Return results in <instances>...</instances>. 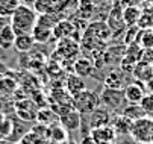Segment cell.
<instances>
[{"label":"cell","mask_w":153,"mask_h":144,"mask_svg":"<svg viewBox=\"0 0 153 144\" xmlns=\"http://www.w3.org/2000/svg\"><path fill=\"white\" fill-rule=\"evenodd\" d=\"M96 65L90 58H85V56H79L74 59V64H73V73L83 77H90L94 71Z\"/></svg>","instance_id":"4fadbf2b"},{"label":"cell","mask_w":153,"mask_h":144,"mask_svg":"<svg viewBox=\"0 0 153 144\" xmlns=\"http://www.w3.org/2000/svg\"><path fill=\"white\" fill-rule=\"evenodd\" d=\"M17 144H23V143H17Z\"/></svg>","instance_id":"60d3db41"},{"label":"cell","mask_w":153,"mask_h":144,"mask_svg":"<svg viewBox=\"0 0 153 144\" xmlns=\"http://www.w3.org/2000/svg\"><path fill=\"white\" fill-rule=\"evenodd\" d=\"M141 15H143V9L137 5H127L123 8V22H124L126 27L137 26Z\"/></svg>","instance_id":"2e32d148"},{"label":"cell","mask_w":153,"mask_h":144,"mask_svg":"<svg viewBox=\"0 0 153 144\" xmlns=\"http://www.w3.org/2000/svg\"><path fill=\"white\" fill-rule=\"evenodd\" d=\"M18 5H20L18 0H0V15L11 17Z\"/></svg>","instance_id":"83f0119b"},{"label":"cell","mask_w":153,"mask_h":144,"mask_svg":"<svg viewBox=\"0 0 153 144\" xmlns=\"http://www.w3.org/2000/svg\"><path fill=\"white\" fill-rule=\"evenodd\" d=\"M99 97H100V106L108 109L109 112L111 111L121 112V109L124 106V102H126L123 90H114V88H108V87H103Z\"/></svg>","instance_id":"277c9868"},{"label":"cell","mask_w":153,"mask_h":144,"mask_svg":"<svg viewBox=\"0 0 153 144\" xmlns=\"http://www.w3.org/2000/svg\"><path fill=\"white\" fill-rule=\"evenodd\" d=\"M18 2H20V0H18Z\"/></svg>","instance_id":"b9f144b4"},{"label":"cell","mask_w":153,"mask_h":144,"mask_svg":"<svg viewBox=\"0 0 153 144\" xmlns=\"http://www.w3.org/2000/svg\"><path fill=\"white\" fill-rule=\"evenodd\" d=\"M111 120H112L111 112L100 106L88 115V129L91 131V129H96V128L108 126V125H111Z\"/></svg>","instance_id":"52a82bcc"},{"label":"cell","mask_w":153,"mask_h":144,"mask_svg":"<svg viewBox=\"0 0 153 144\" xmlns=\"http://www.w3.org/2000/svg\"><path fill=\"white\" fill-rule=\"evenodd\" d=\"M11 26V17L6 15H0V30H3L5 27Z\"/></svg>","instance_id":"1f68e13d"},{"label":"cell","mask_w":153,"mask_h":144,"mask_svg":"<svg viewBox=\"0 0 153 144\" xmlns=\"http://www.w3.org/2000/svg\"><path fill=\"white\" fill-rule=\"evenodd\" d=\"M129 137L135 144H152L153 143V117L146 115L134 121Z\"/></svg>","instance_id":"7a4b0ae2"},{"label":"cell","mask_w":153,"mask_h":144,"mask_svg":"<svg viewBox=\"0 0 153 144\" xmlns=\"http://www.w3.org/2000/svg\"><path fill=\"white\" fill-rule=\"evenodd\" d=\"M123 93H124V100L127 103H141V100L147 91H146V87L140 84V80H135L132 84H127Z\"/></svg>","instance_id":"8992f818"},{"label":"cell","mask_w":153,"mask_h":144,"mask_svg":"<svg viewBox=\"0 0 153 144\" xmlns=\"http://www.w3.org/2000/svg\"><path fill=\"white\" fill-rule=\"evenodd\" d=\"M62 144H79V143H74V141H71V140H67V141L62 143Z\"/></svg>","instance_id":"f35d334b"},{"label":"cell","mask_w":153,"mask_h":144,"mask_svg":"<svg viewBox=\"0 0 153 144\" xmlns=\"http://www.w3.org/2000/svg\"><path fill=\"white\" fill-rule=\"evenodd\" d=\"M152 144H153V143H152Z\"/></svg>","instance_id":"7bdbcfd3"},{"label":"cell","mask_w":153,"mask_h":144,"mask_svg":"<svg viewBox=\"0 0 153 144\" xmlns=\"http://www.w3.org/2000/svg\"><path fill=\"white\" fill-rule=\"evenodd\" d=\"M17 88H18V84H17V80H15V79L9 77L8 74L0 77V94L9 96V94L15 93Z\"/></svg>","instance_id":"484cf974"},{"label":"cell","mask_w":153,"mask_h":144,"mask_svg":"<svg viewBox=\"0 0 153 144\" xmlns=\"http://www.w3.org/2000/svg\"><path fill=\"white\" fill-rule=\"evenodd\" d=\"M85 32L88 35H91L93 38L102 41V43H106V41L111 38V33H112L111 27H109L108 23H105V22H93L91 24H88Z\"/></svg>","instance_id":"9c48e42d"},{"label":"cell","mask_w":153,"mask_h":144,"mask_svg":"<svg viewBox=\"0 0 153 144\" xmlns=\"http://www.w3.org/2000/svg\"><path fill=\"white\" fill-rule=\"evenodd\" d=\"M80 46L77 44V41L73 38H64L58 41V46H56V52L61 53L64 58L67 59H74L79 55Z\"/></svg>","instance_id":"30bf717a"},{"label":"cell","mask_w":153,"mask_h":144,"mask_svg":"<svg viewBox=\"0 0 153 144\" xmlns=\"http://www.w3.org/2000/svg\"><path fill=\"white\" fill-rule=\"evenodd\" d=\"M38 15H52L61 11L59 2L58 0H35L32 6Z\"/></svg>","instance_id":"9a60e30c"},{"label":"cell","mask_w":153,"mask_h":144,"mask_svg":"<svg viewBox=\"0 0 153 144\" xmlns=\"http://www.w3.org/2000/svg\"><path fill=\"white\" fill-rule=\"evenodd\" d=\"M144 87H146V91H147V93H153V77H152L150 80L146 82Z\"/></svg>","instance_id":"e575fe53"},{"label":"cell","mask_w":153,"mask_h":144,"mask_svg":"<svg viewBox=\"0 0 153 144\" xmlns=\"http://www.w3.org/2000/svg\"><path fill=\"white\" fill-rule=\"evenodd\" d=\"M103 144H115V141H112V143H103Z\"/></svg>","instance_id":"ab89813d"},{"label":"cell","mask_w":153,"mask_h":144,"mask_svg":"<svg viewBox=\"0 0 153 144\" xmlns=\"http://www.w3.org/2000/svg\"><path fill=\"white\" fill-rule=\"evenodd\" d=\"M90 135L93 137V140H94L97 144L112 143V141L117 140V134H115V131H114V128H112L111 125L91 129V131H90Z\"/></svg>","instance_id":"7c38bea8"},{"label":"cell","mask_w":153,"mask_h":144,"mask_svg":"<svg viewBox=\"0 0 153 144\" xmlns=\"http://www.w3.org/2000/svg\"><path fill=\"white\" fill-rule=\"evenodd\" d=\"M15 32L11 26L5 27L3 30H0V49L8 50L11 47H14V41H15Z\"/></svg>","instance_id":"cb8c5ba5"},{"label":"cell","mask_w":153,"mask_h":144,"mask_svg":"<svg viewBox=\"0 0 153 144\" xmlns=\"http://www.w3.org/2000/svg\"><path fill=\"white\" fill-rule=\"evenodd\" d=\"M3 106H5V96L0 94V112L3 111Z\"/></svg>","instance_id":"d590c367"},{"label":"cell","mask_w":153,"mask_h":144,"mask_svg":"<svg viewBox=\"0 0 153 144\" xmlns=\"http://www.w3.org/2000/svg\"><path fill=\"white\" fill-rule=\"evenodd\" d=\"M67 91H68V94L73 97V96H76V94H79L80 91H83V90H86V85H85V82H83V79L80 77V76H77V74H70L68 77H67Z\"/></svg>","instance_id":"d6986e66"},{"label":"cell","mask_w":153,"mask_h":144,"mask_svg":"<svg viewBox=\"0 0 153 144\" xmlns=\"http://www.w3.org/2000/svg\"><path fill=\"white\" fill-rule=\"evenodd\" d=\"M35 39L32 38L30 33H21V35H17L15 36V41H14V49L18 52V53H27L33 49L35 46Z\"/></svg>","instance_id":"ac0fdd59"},{"label":"cell","mask_w":153,"mask_h":144,"mask_svg":"<svg viewBox=\"0 0 153 144\" xmlns=\"http://www.w3.org/2000/svg\"><path fill=\"white\" fill-rule=\"evenodd\" d=\"M58 118H59L58 114H56L53 109H50V108L38 109V114H36V121L39 123V125L47 126V128H49V126H53Z\"/></svg>","instance_id":"44dd1931"},{"label":"cell","mask_w":153,"mask_h":144,"mask_svg":"<svg viewBox=\"0 0 153 144\" xmlns=\"http://www.w3.org/2000/svg\"><path fill=\"white\" fill-rule=\"evenodd\" d=\"M82 121H83V115L76 109L59 117V125L67 132H76L79 128H82Z\"/></svg>","instance_id":"ba28073f"},{"label":"cell","mask_w":153,"mask_h":144,"mask_svg":"<svg viewBox=\"0 0 153 144\" xmlns=\"http://www.w3.org/2000/svg\"><path fill=\"white\" fill-rule=\"evenodd\" d=\"M30 35H32V38L35 39L36 44H46V43H49V41L53 38L52 29L44 27V26H38V24H35V27L32 29Z\"/></svg>","instance_id":"ffe728a7"},{"label":"cell","mask_w":153,"mask_h":144,"mask_svg":"<svg viewBox=\"0 0 153 144\" xmlns=\"http://www.w3.org/2000/svg\"><path fill=\"white\" fill-rule=\"evenodd\" d=\"M103 87L114 88V90H124L126 87V73L123 70H111L103 79Z\"/></svg>","instance_id":"8fae6325"},{"label":"cell","mask_w":153,"mask_h":144,"mask_svg":"<svg viewBox=\"0 0 153 144\" xmlns=\"http://www.w3.org/2000/svg\"><path fill=\"white\" fill-rule=\"evenodd\" d=\"M71 100H73L74 109L80 112L82 115H90L93 111L100 108V97L96 91H91V90L80 91L79 94L73 96Z\"/></svg>","instance_id":"3957f363"},{"label":"cell","mask_w":153,"mask_h":144,"mask_svg":"<svg viewBox=\"0 0 153 144\" xmlns=\"http://www.w3.org/2000/svg\"><path fill=\"white\" fill-rule=\"evenodd\" d=\"M140 47L146 50H153V29L141 30L140 33Z\"/></svg>","instance_id":"4316f807"},{"label":"cell","mask_w":153,"mask_h":144,"mask_svg":"<svg viewBox=\"0 0 153 144\" xmlns=\"http://www.w3.org/2000/svg\"><path fill=\"white\" fill-rule=\"evenodd\" d=\"M49 138L52 140V143H58V144H62L68 140V132L65 131L61 125H53V126H49Z\"/></svg>","instance_id":"d4e9b609"},{"label":"cell","mask_w":153,"mask_h":144,"mask_svg":"<svg viewBox=\"0 0 153 144\" xmlns=\"http://www.w3.org/2000/svg\"><path fill=\"white\" fill-rule=\"evenodd\" d=\"M38 106L30 99H21L15 102V114L21 121H36Z\"/></svg>","instance_id":"5b68a950"},{"label":"cell","mask_w":153,"mask_h":144,"mask_svg":"<svg viewBox=\"0 0 153 144\" xmlns=\"http://www.w3.org/2000/svg\"><path fill=\"white\" fill-rule=\"evenodd\" d=\"M120 114H123L124 117L130 118L132 121H137V120H140V118H143V117L147 115L144 112V109L141 108L140 103H127L126 106H123V109H121Z\"/></svg>","instance_id":"7402d4cb"},{"label":"cell","mask_w":153,"mask_h":144,"mask_svg":"<svg viewBox=\"0 0 153 144\" xmlns=\"http://www.w3.org/2000/svg\"><path fill=\"white\" fill-rule=\"evenodd\" d=\"M132 125H134V121L127 117H124L123 114H118V115L112 117V120H111V126L114 128L117 137L129 135L130 129H132Z\"/></svg>","instance_id":"5bb4252c"},{"label":"cell","mask_w":153,"mask_h":144,"mask_svg":"<svg viewBox=\"0 0 153 144\" xmlns=\"http://www.w3.org/2000/svg\"><path fill=\"white\" fill-rule=\"evenodd\" d=\"M0 144H17V143H14L8 138H0Z\"/></svg>","instance_id":"8d00e7d4"},{"label":"cell","mask_w":153,"mask_h":144,"mask_svg":"<svg viewBox=\"0 0 153 144\" xmlns=\"http://www.w3.org/2000/svg\"><path fill=\"white\" fill-rule=\"evenodd\" d=\"M59 22L56 14H52V15H38L36 18V24L38 26H44V27H49V29H53V26Z\"/></svg>","instance_id":"f1b7e54d"},{"label":"cell","mask_w":153,"mask_h":144,"mask_svg":"<svg viewBox=\"0 0 153 144\" xmlns=\"http://www.w3.org/2000/svg\"><path fill=\"white\" fill-rule=\"evenodd\" d=\"M36 18H38V14L35 12L32 6L20 3L17 9L14 11V14L11 15V27L14 29L15 35L30 33L36 24Z\"/></svg>","instance_id":"6da1fadb"},{"label":"cell","mask_w":153,"mask_h":144,"mask_svg":"<svg viewBox=\"0 0 153 144\" xmlns=\"http://www.w3.org/2000/svg\"><path fill=\"white\" fill-rule=\"evenodd\" d=\"M96 3H93L91 0H79L77 3V15L80 17V20H90L93 18L94 12H96Z\"/></svg>","instance_id":"603a6c76"},{"label":"cell","mask_w":153,"mask_h":144,"mask_svg":"<svg viewBox=\"0 0 153 144\" xmlns=\"http://www.w3.org/2000/svg\"><path fill=\"white\" fill-rule=\"evenodd\" d=\"M91 2H93V3H96V5H100V3H103V2H105V0H91Z\"/></svg>","instance_id":"74e56055"},{"label":"cell","mask_w":153,"mask_h":144,"mask_svg":"<svg viewBox=\"0 0 153 144\" xmlns=\"http://www.w3.org/2000/svg\"><path fill=\"white\" fill-rule=\"evenodd\" d=\"M6 74H8V65L3 62V61H0V77L6 76Z\"/></svg>","instance_id":"836d02e7"},{"label":"cell","mask_w":153,"mask_h":144,"mask_svg":"<svg viewBox=\"0 0 153 144\" xmlns=\"http://www.w3.org/2000/svg\"><path fill=\"white\" fill-rule=\"evenodd\" d=\"M141 108L144 109V112L147 115H153V93H146V96L141 100Z\"/></svg>","instance_id":"4dcf8cb0"},{"label":"cell","mask_w":153,"mask_h":144,"mask_svg":"<svg viewBox=\"0 0 153 144\" xmlns=\"http://www.w3.org/2000/svg\"><path fill=\"white\" fill-rule=\"evenodd\" d=\"M79 144H97L94 140H93V137L88 134V135H83L82 137V140L79 141Z\"/></svg>","instance_id":"d6a6232c"},{"label":"cell","mask_w":153,"mask_h":144,"mask_svg":"<svg viewBox=\"0 0 153 144\" xmlns=\"http://www.w3.org/2000/svg\"><path fill=\"white\" fill-rule=\"evenodd\" d=\"M11 131H12V121L9 118H6L5 115L0 117V138H8L9 140Z\"/></svg>","instance_id":"f546056e"},{"label":"cell","mask_w":153,"mask_h":144,"mask_svg":"<svg viewBox=\"0 0 153 144\" xmlns=\"http://www.w3.org/2000/svg\"><path fill=\"white\" fill-rule=\"evenodd\" d=\"M74 24L68 20H59V22L53 26L52 32H53V38L55 39H64V38H70V35L74 32Z\"/></svg>","instance_id":"e0dca14e"}]
</instances>
